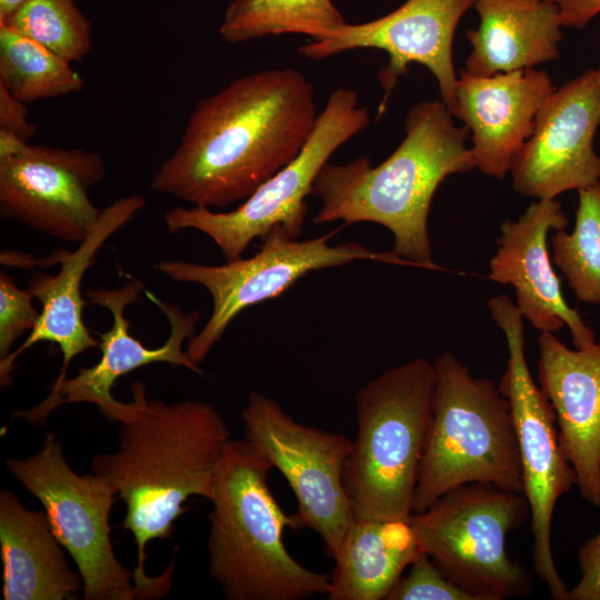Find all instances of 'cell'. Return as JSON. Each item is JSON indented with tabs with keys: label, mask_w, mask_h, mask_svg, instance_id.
<instances>
[{
	"label": "cell",
	"mask_w": 600,
	"mask_h": 600,
	"mask_svg": "<svg viewBox=\"0 0 600 600\" xmlns=\"http://www.w3.org/2000/svg\"><path fill=\"white\" fill-rule=\"evenodd\" d=\"M318 114L301 71L243 74L196 103L151 189L210 209L242 202L301 152Z\"/></svg>",
	"instance_id": "cell-1"
},
{
	"label": "cell",
	"mask_w": 600,
	"mask_h": 600,
	"mask_svg": "<svg viewBox=\"0 0 600 600\" xmlns=\"http://www.w3.org/2000/svg\"><path fill=\"white\" fill-rule=\"evenodd\" d=\"M132 401L121 402L118 447L92 458L91 472L106 479L126 504L123 527L137 546L133 570L139 599L162 597L172 569L158 578L144 571L151 540L169 539L191 497L211 501L229 427L221 412L200 400L166 403L149 399L146 384H131Z\"/></svg>",
	"instance_id": "cell-2"
},
{
	"label": "cell",
	"mask_w": 600,
	"mask_h": 600,
	"mask_svg": "<svg viewBox=\"0 0 600 600\" xmlns=\"http://www.w3.org/2000/svg\"><path fill=\"white\" fill-rule=\"evenodd\" d=\"M404 138L378 166L367 156L347 163L327 162L312 194L321 207L314 223L373 222L391 231L393 253L417 268L447 271L432 259L428 218L443 180L477 168L470 132L458 127L442 100L421 101L407 113Z\"/></svg>",
	"instance_id": "cell-3"
},
{
	"label": "cell",
	"mask_w": 600,
	"mask_h": 600,
	"mask_svg": "<svg viewBox=\"0 0 600 600\" xmlns=\"http://www.w3.org/2000/svg\"><path fill=\"white\" fill-rule=\"evenodd\" d=\"M272 466L248 440L231 439L222 457L208 516V572L229 600H303L327 596L330 574L288 551L286 528H297L268 484Z\"/></svg>",
	"instance_id": "cell-4"
},
{
	"label": "cell",
	"mask_w": 600,
	"mask_h": 600,
	"mask_svg": "<svg viewBox=\"0 0 600 600\" xmlns=\"http://www.w3.org/2000/svg\"><path fill=\"white\" fill-rule=\"evenodd\" d=\"M433 362L416 358L364 383L343 471L354 517L407 519L432 417Z\"/></svg>",
	"instance_id": "cell-5"
},
{
	"label": "cell",
	"mask_w": 600,
	"mask_h": 600,
	"mask_svg": "<svg viewBox=\"0 0 600 600\" xmlns=\"http://www.w3.org/2000/svg\"><path fill=\"white\" fill-rule=\"evenodd\" d=\"M434 391L412 513L468 483L523 492L517 431L508 399L449 351L433 361Z\"/></svg>",
	"instance_id": "cell-6"
},
{
	"label": "cell",
	"mask_w": 600,
	"mask_h": 600,
	"mask_svg": "<svg viewBox=\"0 0 600 600\" xmlns=\"http://www.w3.org/2000/svg\"><path fill=\"white\" fill-rule=\"evenodd\" d=\"M530 517L523 493L490 483L457 487L409 521L421 551L474 600L526 598L527 570L507 550L510 532Z\"/></svg>",
	"instance_id": "cell-7"
},
{
	"label": "cell",
	"mask_w": 600,
	"mask_h": 600,
	"mask_svg": "<svg viewBox=\"0 0 600 600\" xmlns=\"http://www.w3.org/2000/svg\"><path fill=\"white\" fill-rule=\"evenodd\" d=\"M369 123V110L359 104L357 91L336 89L318 114L307 143L292 161L234 210L213 211L196 206L171 208L163 218L168 231H200L217 244L227 260L242 257L254 239H263L274 229L298 239L308 212L306 200L312 194L320 170L342 144Z\"/></svg>",
	"instance_id": "cell-8"
},
{
	"label": "cell",
	"mask_w": 600,
	"mask_h": 600,
	"mask_svg": "<svg viewBox=\"0 0 600 600\" xmlns=\"http://www.w3.org/2000/svg\"><path fill=\"white\" fill-rule=\"evenodd\" d=\"M337 232L299 240L274 229L262 239L259 251L249 258L240 257L217 266L183 260L156 263L154 269L163 276L176 282L200 284L212 298L213 308L208 321L187 343L188 358L199 367L240 312L279 297L312 271L357 260L416 267L392 251H373L356 241L333 246L330 239Z\"/></svg>",
	"instance_id": "cell-9"
},
{
	"label": "cell",
	"mask_w": 600,
	"mask_h": 600,
	"mask_svg": "<svg viewBox=\"0 0 600 600\" xmlns=\"http://www.w3.org/2000/svg\"><path fill=\"white\" fill-rule=\"evenodd\" d=\"M488 308L507 341L508 360L498 388L510 403L517 431L522 493L530 508L533 570L552 599L567 600L569 590L552 554L551 526L557 501L577 486V476L560 447L552 407L528 367L524 318L507 294L490 298Z\"/></svg>",
	"instance_id": "cell-10"
},
{
	"label": "cell",
	"mask_w": 600,
	"mask_h": 600,
	"mask_svg": "<svg viewBox=\"0 0 600 600\" xmlns=\"http://www.w3.org/2000/svg\"><path fill=\"white\" fill-rule=\"evenodd\" d=\"M6 467L43 506L81 576L82 599H139L134 573L118 560L111 543L109 518L118 494L106 479L73 471L53 432H47L38 452L8 459Z\"/></svg>",
	"instance_id": "cell-11"
},
{
	"label": "cell",
	"mask_w": 600,
	"mask_h": 600,
	"mask_svg": "<svg viewBox=\"0 0 600 600\" xmlns=\"http://www.w3.org/2000/svg\"><path fill=\"white\" fill-rule=\"evenodd\" d=\"M244 439L284 477L299 528L314 531L334 559L354 513L343 482L352 441L298 422L273 398L251 391L241 412Z\"/></svg>",
	"instance_id": "cell-12"
},
{
	"label": "cell",
	"mask_w": 600,
	"mask_h": 600,
	"mask_svg": "<svg viewBox=\"0 0 600 600\" xmlns=\"http://www.w3.org/2000/svg\"><path fill=\"white\" fill-rule=\"evenodd\" d=\"M106 172L98 152L27 143L19 152L0 158V216L80 243L101 213L89 192L104 180Z\"/></svg>",
	"instance_id": "cell-13"
},
{
	"label": "cell",
	"mask_w": 600,
	"mask_h": 600,
	"mask_svg": "<svg viewBox=\"0 0 600 600\" xmlns=\"http://www.w3.org/2000/svg\"><path fill=\"white\" fill-rule=\"evenodd\" d=\"M473 3L474 0H407L379 19L344 23L323 39L308 41L298 48V53L319 61L357 49L384 51L389 62L378 76L386 92L382 104L409 64H422L436 78L441 99L451 112L458 82L453 38L459 21Z\"/></svg>",
	"instance_id": "cell-14"
},
{
	"label": "cell",
	"mask_w": 600,
	"mask_h": 600,
	"mask_svg": "<svg viewBox=\"0 0 600 600\" xmlns=\"http://www.w3.org/2000/svg\"><path fill=\"white\" fill-rule=\"evenodd\" d=\"M144 291L142 281L131 279L121 288H104L87 292L90 303L108 309L112 316V327L99 333L101 358L92 367L82 368L73 378H66L53 383L49 396L37 407L28 410H16L12 416L23 418L32 424L42 423L48 414L64 403H93L110 420L121 406L112 396L116 381L129 372L151 363L164 362L202 373L183 350L184 341L197 334L200 314L197 310L183 313L172 303L163 302L154 296L148 297L167 317L170 333L166 342L158 348H149L130 332V322L124 316L126 307L138 301Z\"/></svg>",
	"instance_id": "cell-15"
},
{
	"label": "cell",
	"mask_w": 600,
	"mask_h": 600,
	"mask_svg": "<svg viewBox=\"0 0 600 600\" xmlns=\"http://www.w3.org/2000/svg\"><path fill=\"white\" fill-rule=\"evenodd\" d=\"M599 126L600 78L587 70L556 89L540 109L510 171L516 192L550 200L599 182Z\"/></svg>",
	"instance_id": "cell-16"
},
{
	"label": "cell",
	"mask_w": 600,
	"mask_h": 600,
	"mask_svg": "<svg viewBox=\"0 0 600 600\" xmlns=\"http://www.w3.org/2000/svg\"><path fill=\"white\" fill-rule=\"evenodd\" d=\"M567 224L556 199L534 201L517 220H504L488 278L514 289L518 309L538 331L554 333L567 326L579 349L596 342L594 332L567 303L547 242L551 230L566 229Z\"/></svg>",
	"instance_id": "cell-17"
},
{
	"label": "cell",
	"mask_w": 600,
	"mask_h": 600,
	"mask_svg": "<svg viewBox=\"0 0 600 600\" xmlns=\"http://www.w3.org/2000/svg\"><path fill=\"white\" fill-rule=\"evenodd\" d=\"M554 90L547 71L534 68L489 77L461 70L451 113L469 130L470 148L482 173L499 179L510 173Z\"/></svg>",
	"instance_id": "cell-18"
},
{
	"label": "cell",
	"mask_w": 600,
	"mask_h": 600,
	"mask_svg": "<svg viewBox=\"0 0 600 600\" xmlns=\"http://www.w3.org/2000/svg\"><path fill=\"white\" fill-rule=\"evenodd\" d=\"M539 387L552 407L560 447L582 499L600 507V343L568 348L551 332L538 338Z\"/></svg>",
	"instance_id": "cell-19"
},
{
	"label": "cell",
	"mask_w": 600,
	"mask_h": 600,
	"mask_svg": "<svg viewBox=\"0 0 600 600\" xmlns=\"http://www.w3.org/2000/svg\"><path fill=\"white\" fill-rule=\"evenodd\" d=\"M146 199L130 194L113 201L101 213L83 241L74 251L59 253L60 270L57 274L36 273L28 290L41 304L37 326L22 344L0 361V384L12 382L17 358L37 342L49 341L62 352V369L56 382L67 378L71 360L90 348H99L83 321L86 301L81 297V282L104 242L126 226L144 207Z\"/></svg>",
	"instance_id": "cell-20"
},
{
	"label": "cell",
	"mask_w": 600,
	"mask_h": 600,
	"mask_svg": "<svg viewBox=\"0 0 600 600\" xmlns=\"http://www.w3.org/2000/svg\"><path fill=\"white\" fill-rule=\"evenodd\" d=\"M473 7L479 26L467 31L466 72L489 77L559 58L563 26L552 0H474Z\"/></svg>",
	"instance_id": "cell-21"
},
{
	"label": "cell",
	"mask_w": 600,
	"mask_h": 600,
	"mask_svg": "<svg viewBox=\"0 0 600 600\" xmlns=\"http://www.w3.org/2000/svg\"><path fill=\"white\" fill-rule=\"evenodd\" d=\"M46 511L27 509L10 490L0 491V554L4 600H71L82 579L67 563Z\"/></svg>",
	"instance_id": "cell-22"
},
{
	"label": "cell",
	"mask_w": 600,
	"mask_h": 600,
	"mask_svg": "<svg viewBox=\"0 0 600 600\" xmlns=\"http://www.w3.org/2000/svg\"><path fill=\"white\" fill-rule=\"evenodd\" d=\"M423 553L409 518L354 517L334 557L328 600L387 599L404 570Z\"/></svg>",
	"instance_id": "cell-23"
},
{
	"label": "cell",
	"mask_w": 600,
	"mask_h": 600,
	"mask_svg": "<svg viewBox=\"0 0 600 600\" xmlns=\"http://www.w3.org/2000/svg\"><path fill=\"white\" fill-rule=\"evenodd\" d=\"M344 23L332 0H232L219 32L229 43L290 33L317 41Z\"/></svg>",
	"instance_id": "cell-24"
},
{
	"label": "cell",
	"mask_w": 600,
	"mask_h": 600,
	"mask_svg": "<svg viewBox=\"0 0 600 600\" xmlns=\"http://www.w3.org/2000/svg\"><path fill=\"white\" fill-rule=\"evenodd\" d=\"M0 84L17 99L31 103L79 92L84 80L70 61L0 24Z\"/></svg>",
	"instance_id": "cell-25"
},
{
	"label": "cell",
	"mask_w": 600,
	"mask_h": 600,
	"mask_svg": "<svg viewBox=\"0 0 600 600\" xmlns=\"http://www.w3.org/2000/svg\"><path fill=\"white\" fill-rule=\"evenodd\" d=\"M578 193L574 228L553 233L552 260L578 300L600 304V181Z\"/></svg>",
	"instance_id": "cell-26"
},
{
	"label": "cell",
	"mask_w": 600,
	"mask_h": 600,
	"mask_svg": "<svg viewBox=\"0 0 600 600\" xmlns=\"http://www.w3.org/2000/svg\"><path fill=\"white\" fill-rule=\"evenodd\" d=\"M63 59L81 61L92 47V26L76 0H26L4 22Z\"/></svg>",
	"instance_id": "cell-27"
},
{
	"label": "cell",
	"mask_w": 600,
	"mask_h": 600,
	"mask_svg": "<svg viewBox=\"0 0 600 600\" xmlns=\"http://www.w3.org/2000/svg\"><path fill=\"white\" fill-rule=\"evenodd\" d=\"M387 600H474L450 581L432 559L421 553L402 576Z\"/></svg>",
	"instance_id": "cell-28"
},
{
	"label": "cell",
	"mask_w": 600,
	"mask_h": 600,
	"mask_svg": "<svg viewBox=\"0 0 600 600\" xmlns=\"http://www.w3.org/2000/svg\"><path fill=\"white\" fill-rule=\"evenodd\" d=\"M30 291L20 289L7 273H0V361L11 354L13 343L38 323L40 311Z\"/></svg>",
	"instance_id": "cell-29"
},
{
	"label": "cell",
	"mask_w": 600,
	"mask_h": 600,
	"mask_svg": "<svg viewBox=\"0 0 600 600\" xmlns=\"http://www.w3.org/2000/svg\"><path fill=\"white\" fill-rule=\"evenodd\" d=\"M578 560L581 578L567 600H600V531L579 548Z\"/></svg>",
	"instance_id": "cell-30"
},
{
	"label": "cell",
	"mask_w": 600,
	"mask_h": 600,
	"mask_svg": "<svg viewBox=\"0 0 600 600\" xmlns=\"http://www.w3.org/2000/svg\"><path fill=\"white\" fill-rule=\"evenodd\" d=\"M37 130L38 127L28 119L26 103L0 84V131L28 142Z\"/></svg>",
	"instance_id": "cell-31"
},
{
	"label": "cell",
	"mask_w": 600,
	"mask_h": 600,
	"mask_svg": "<svg viewBox=\"0 0 600 600\" xmlns=\"http://www.w3.org/2000/svg\"><path fill=\"white\" fill-rule=\"evenodd\" d=\"M563 27L581 29L600 13V0H552Z\"/></svg>",
	"instance_id": "cell-32"
},
{
	"label": "cell",
	"mask_w": 600,
	"mask_h": 600,
	"mask_svg": "<svg viewBox=\"0 0 600 600\" xmlns=\"http://www.w3.org/2000/svg\"><path fill=\"white\" fill-rule=\"evenodd\" d=\"M26 0H0V23L4 22Z\"/></svg>",
	"instance_id": "cell-33"
},
{
	"label": "cell",
	"mask_w": 600,
	"mask_h": 600,
	"mask_svg": "<svg viewBox=\"0 0 600 600\" xmlns=\"http://www.w3.org/2000/svg\"><path fill=\"white\" fill-rule=\"evenodd\" d=\"M597 71H598V74H599V78H600V68H599V69H597Z\"/></svg>",
	"instance_id": "cell-34"
}]
</instances>
